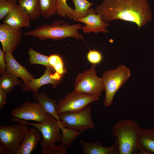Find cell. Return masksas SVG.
<instances>
[{
  "label": "cell",
  "mask_w": 154,
  "mask_h": 154,
  "mask_svg": "<svg viewBox=\"0 0 154 154\" xmlns=\"http://www.w3.org/2000/svg\"><path fill=\"white\" fill-rule=\"evenodd\" d=\"M94 9L105 22L120 20L133 23L139 29L152 19L148 0H103Z\"/></svg>",
  "instance_id": "obj_1"
},
{
  "label": "cell",
  "mask_w": 154,
  "mask_h": 154,
  "mask_svg": "<svg viewBox=\"0 0 154 154\" xmlns=\"http://www.w3.org/2000/svg\"><path fill=\"white\" fill-rule=\"evenodd\" d=\"M141 128L135 121L127 119L114 125L112 132L117 140L119 154H135L139 151Z\"/></svg>",
  "instance_id": "obj_2"
},
{
  "label": "cell",
  "mask_w": 154,
  "mask_h": 154,
  "mask_svg": "<svg viewBox=\"0 0 154 154\" xmlns=\"http://www.w3.org/2000/svg\"><path fill=\"white\" fill-rule=\"evenodd\" d=\"M82 25L79 24L70 25L64 21H55L50 24H45L24 33L26 36H33L40 41L50 39L60 40L68 37L80 39L86 42L84 37L78 31L81 29Z\"/></svg>",
  "instance_id": "obj_3"
},
{
  "label": "cell",
  "mask_w": 154,
  "mask_h": 154,
  "mask_svg": "<svg viewBox=\"0 0 154 154\" xmlns=\"http://www.w3.org/2000/svg\"><path fill=\"white\" fill-rule=\"evenodd\" d=\"M0 125V154H16L28 129L22 122Z\"/></svg>",
  "instance_id": "obj_4"
},
{
  "label": "cell",
  "mask_w": 154,
  "mask_h": 154,
  "mask_svg": "<svg viewBox=\"0 0 154 154\" xmlns=\"http://www.w3.org/2000/svg\"><path fill=\"white\" fill-rule=\"evenodd\" d=\"M131 75L130 69L122 64L117 68L105 71L102 77L105 92L104 104L106 107L112 104L116 92L123 86Z\"/></svg>",
  "instance_id": "obj_5"
},
{
  "label": "cell",
  "mask_w": 154,
  "mask_h": 154,
  "mask_svg": "<svg viewBox=\"0 0 154 154\" xmlns=\"http://www.w3.org/2000/svg\"><path fill=\"white\" fill-rule=\"evenodd\" d=\"M11 120L17 122H22L27 125H31L36 128L40 132L42 139L39 143L42 152L47 147L55 145L57 142L61 141L62 135L61 129L63 127L56 119L48 113V117L45 121L38 123H33L17 118L12 117Z\"/></svg>",
  "instance_id": "obj_6"
},
{
  "label": "cell",
  "mask_w": 154,
  "mask_h": 154,
  "mask_svg": "<svg viewBox=\"0 0 154 154\" xmlns=\"http://www.w3.org/2000/svg\"><path fill=\"white\" fill-rule=\"evenodd\" d=\"M96 64H93L90 69L78 74L74 90L99 98L104 87L102 77L96 75Z\"/></svg>",
  "instance_id": "obj_7"
},
{
  "label": "cell",
  "mask_w": 154,
  "mask_h": 154,
  "mask_svg": "<svg viewBox=\"0 0 154 154\" xmlns=\"http://www.w3.org/2000/svg\"><path fill=\"white\" fill-rule=\"evenodd\" d=\"M58 115L61 125L69 129L78 131L92 129L94 126L90 105L79 111L64 112Z\"/></svg>",
  "instance_id": "obj_8"
},
{
  "label": "cell",
  "mask_w": 154,
  "mask_h": 154,
  "mask_svg": "<svg viewBox=\"0 0 154 154\" xmlns=\"http://www.w3.org/2000/svg\"><path fill=\"white\" fill-rule=\"evenodd\" d=\"M99 98L73 90L59 100L56 110L57 114L66 112L81 110L90 103L98 101Z\"/></svg>",
  "instance_id": "obj_9"
},
{
  "label": "cell",
  "mask_w": 154,
  "mask_h": 154,
  "mask_svg": "<svg viewBox=\"0 0 154 154\" xmlns=\"http://www.w3.org/2000/svg\"><path fill=\"white\" fill-rule=\"evenodd\" d=\"M11 115L13 117L38 123L45 121L48 117V113L39 103L29 101L13 110Z\"/></svg>",
  "instance_id": "obj_10"
},
{
  "label": "cell",
  "mask_w": 154,
  "mask_h": 154,
  "mask_svg": "<svg viewBox=\"0 0 154 154\" xmlns=\"http://www.w3.org/2000/svg\"><path fill=\"white\" fill-rule=\"evenodd\" d=\"M52 68H46L42 75L39 78L34 79L31 81L21 83V88L23 91L38 92L39 88L42 86L48 84H52L53 88L56 87L61 82L62 76L54 71Z\"/></svg>",
  "instance_id": "obj_11"
},
{
  "label": "cell",
  "mask_w": 154,
  "mask_h": 154,
  "mask_svg": "<svg viewBox=\"0 0 154 154\" xmlns=\"http://www.w3.org/2000/svg\"><path fill=\"white\" fill-rule=\"evenodd\" d=\"M21 29H14L4 23L0 25V41L4 53L13 52L22 41Z\"/></svg>",
  "instance_id": "obj_12"
},
{
  "label": "cell",
  "mask_w": 154,
  "mask_h": 154,
  "mask_svg": "<svg viewBox=\"0 0 154 154\" xmlns=\"http://www.w3.org/2000/svg\"><path fill=\"white\" fill-rule=\"evenodd\" d=\"M76 21L85 24L81 29L85 33L92 32L95 33L99 32L106 33L109 31L107 29L110 26L109 23L103 21L100 15L96 13L95 9L92 8L89 9L88 14L86 17L80 19Z\"/></svg>",
  "instance_id": "obj_13"
},
{
  "label": "cell",
  "mask_w": 154,
  "mask_h": 154,
  "mask_svg": "<svg viewBox=\"0 0 154 154\" xmlns=\"http://www.w3.org/2000/svg\"><path fill=\"white\" fill-rule=\"evenodd\" d=\"M30 20L26 11L19 4H16L4 18L3 23L13 29H17L29 27Z\"/></svg>",
  "instance_id": "obj_14"
},
{
  "label": "cell",
  "mask_w": 154,
  "mask_h": 154,
  "mask_svg": "<svg viewBox=\"0 0 154 154\" xmlns=\"http://www.w3.org/2000/svg\"><path fill=\"white\" fill-rule=\"evenodd\" d=\"M4 56L6 63L7 72L21 78L25 83L29 82L35 78L33 75L17 61L12 53L5 52Z\"/></svg>",
  "instance_id": "obj_15"
},
{
  "label": "cell",
  "mask_w": 154,
  "mask_h": 154,
  "mask_svg": "<svg viewBox=\"0 0 154 154\" xmlns=\"http://www.w3.org/2000/svg\"><path fill=\"white\" fill-rule=\"evenodd\" d=\"M79 141L84 154H119L116 139L113 145L109 147L103 146L99 141L88 143L80 139Z\"/></svg>",
  "instance_id": "obj_16"
},
{
  "label": "cell",
  "mask_w": 154,
  "mask_h": 154,
  "mask_svg": "<svg viewBox=\"0 0 154 154\" xmlns=\"http://www.w3.org/2000/svg\"><path fill=\"white\" fill-rule=\"evenodd\" d=\"M41 135L37 129H28L16 154L31 153L40 141Z\"/></svg>",
  "instance_id": "obj_17"
},
{
  "label": "cell",
  "mask_w": 154,
  "mask_h": 154,
  "mask_svg": "<svg viewBox=\"0 0 154 154\" xmlns=\"http://www.w3.org/2000/svg\"><path fill=\"white\" fill-rule=\"evenodd\" d=\"M32 96L34 100L41 105L47 113L51 115L60 123L56 110L57 103L56 100L50 98L45 92H43L40 93L33 92Z\"/></svg>",
  "instance_id": "obj_18"
},
{
  "label": "cell",
  "mask_w": 154,
  "mask_h": 154,
  "mask_svg": "<svg viewBox=\"0 0 154 154\" xmlns=\"http://www.w3.org/2000/svg\"><path fill=\"white\" fill-rule=\"evenodd\" d=\"M18 1L31 20H36L41 15L40 0H18Z\"/></svg>",
  "instance_id": "obj_19"
},
{
  "label": "cell",
  "mask_w": 154,
  "mask_h": 154,
  "mask_svg": "<svg viewBox=\"0 0 154 154\" xmlns=\"http://www.w3.org/2000/svg\"><path fill=\"white\" fill-rule=\"evenodd\" d=\"M139 144L142 148L150 154H154V129L152 128H141Z\"/></svg>",
  "instance_id": "obj_20"
},
{
  "label": "cell",
  "mask_w": 154,
  "mask_h": 154,
  "mask_svg": "<svg viewBox=\"0 0 154 154\" xmlns=\"http://www.w3.org/2000/svg\"><path fill=\"white\" fill-rule=\"evenodd\" d=\"M75 6L72 14V19L76 21L78 19L86 17L88 10L93 3L87 0H72Z\"/></svg>",
  "instance_id": "obj_21"
},
{
  "label": "cell",
  "mask_w": 154,
  "mask_h": 154,
  "mask_svg": "<svg viewBox=\"0 0 154 154\" xmlns=\"http://www.w3.org/2000/svg\"><path fill=\"white\" fill-rule=\"evenodd\" d=\"M0 78V88L9 94L14 89L21 84L18 77L7 72L1 75Z\"/></svg>",
  "instance_id": "obj_22"
},
{
  "label": "cell",
  "mask_w": 154,
  "mask_h": 154,
  "mask_svg": "<svg viewBox=\"0 0 154 154\" xmlns=\"http://www.w3.org/2000/svg\"><path fill=\"white\" fill-rule=\"evenodd\" d=\"M28 53L29 55V61L31 64H39L44 65L46 68H53L49 62V56L37 52L31 47L29 48Z\"/></svg>",
  "instance_id": "obj_23"
},
{
  "label": "cell",
  "mask_w": 154,
  "mask_h": 154,
  "mask_svg": "<svg viewBox=\"0 0 154 154\" xmlns=\"http://www.w3.org/2000/svg\"><path fill=\"white\" fill-rule=\"evenodd\" d=\"M41 15L48 18L56 14V0H40Z\"/></svg>",
  "instance_id": "obj_24"
},
{
  "label": "cell",
  "mask_w": 154,
  "mask_h": 154,
  "mask_svg": "<svg viewBox=\"0 0 154 154\" xmlns=\"http://www.w3.org/2000/svg\"><path fill=\"white\" fill-rule=\"evenodd\" d=\"M56 14L61 17H68L72 19V14L74 9L68 5L67 0H56Z\"/></svg>",
  "instance_id": "obj_25"
},
{
  "label": "cell",
  "mask_w": 154,
  "mask_h": 154,
  "mask_svg": "<svg viewBox=\"0 0 154 154\" xmlns=\"http://www.w3.org/2000/svg\"><path fill=\"white\" fill-rule=\"evenodd\" d=\"M49 62L56 72L62 76L66 72V70L64 67V64L61 57L57 54H52L49 56Z\"/></svg>",
  "instance_id": "obj_26"
},
{
  "label": "cell",
  "mask_w": 154,
  "mask_h": 154,
  "mask_svg": "<svg viewBox=\"0 0 154 154\" xmlns=\"http://www.w3.org/2000/svg\"><path fill=\"white\" fill-rule=\"evenodd\" d=\"M16 0H0V20H3L17 4Z\"/></svg>",
  "instance_id": "obj_27"
},
{
  "label": "cell",
  "mask_w": 154,
  "mask_h": 154,
  "mask_svg": "<svg viewBox=\"0 0 154 154\" xmlns=\"http://www.w3.org/2000/svg\"><path fill=\"white\" fill-rule=\"evenodd\" d=\"M87 58L90 63L96 65L102 61L103 56L99 51L95 50H90L87 53Z\"/></svg>",
  "instance_id": "obj_28"
},
{
  "label": "cell",
  "mask_w": 154,
  "mask_h": 154,
  "mask_svg": "<svg viewBox=\"0 0 154 154\" xmlns=\"http://www.w3.org/2000/svg\"><path fill=\"white\" fill-rule=\"evenodd\" d=\"M41 153L42 154H67L65 147L61 143L58 146L54 145L49 146L42 151Z\"/></svg>",
  "instance_id": "obj_29"
},
{
  "label": "cell",
  "mask_w": 154,
  "mask_h": 154,
  "mask_svg": "<svg viewBox=\"0 0 154 154\" xmlns=\"http://www.w3.org/2000/svg\"><path fill=\"white\" fill-rule=\"evenodd\" d=\"M6 72V63L5 59L4 53L0 48V73L1 75Z\"/></svg>",
  "instance_id": "obj_30"
},
{
  "label": "cell",
  "mask_w": 154,
  "mask_h": 154,
  "mask_svg": "<svg viewBox=\"0 0 154 154\" xmlns=\"http://www.w3.org/2000/svg\"><path fill=\"white\" fill-rule=\"evenodd\" d=\"M7 93L3 89L0 88V110L3 108L4 106L6 104L7 99Z\"/></svg>",
  "instance_id": "obj_31"
},
{
  "label": "cell",
  "mask_w": 154,
  "mask_h": 154,
  "mask_svg": "<svg viewBox=\"0 0 154 154\" xmlns=\"http://www.w3.org/2000/svg\"><path fill=\"white\" fill-rule=\"evenodd\" d=\"M16 0V1H18V0Z\"/></svg>",
  "instance_id": "obj_32"
}]
</instances>
